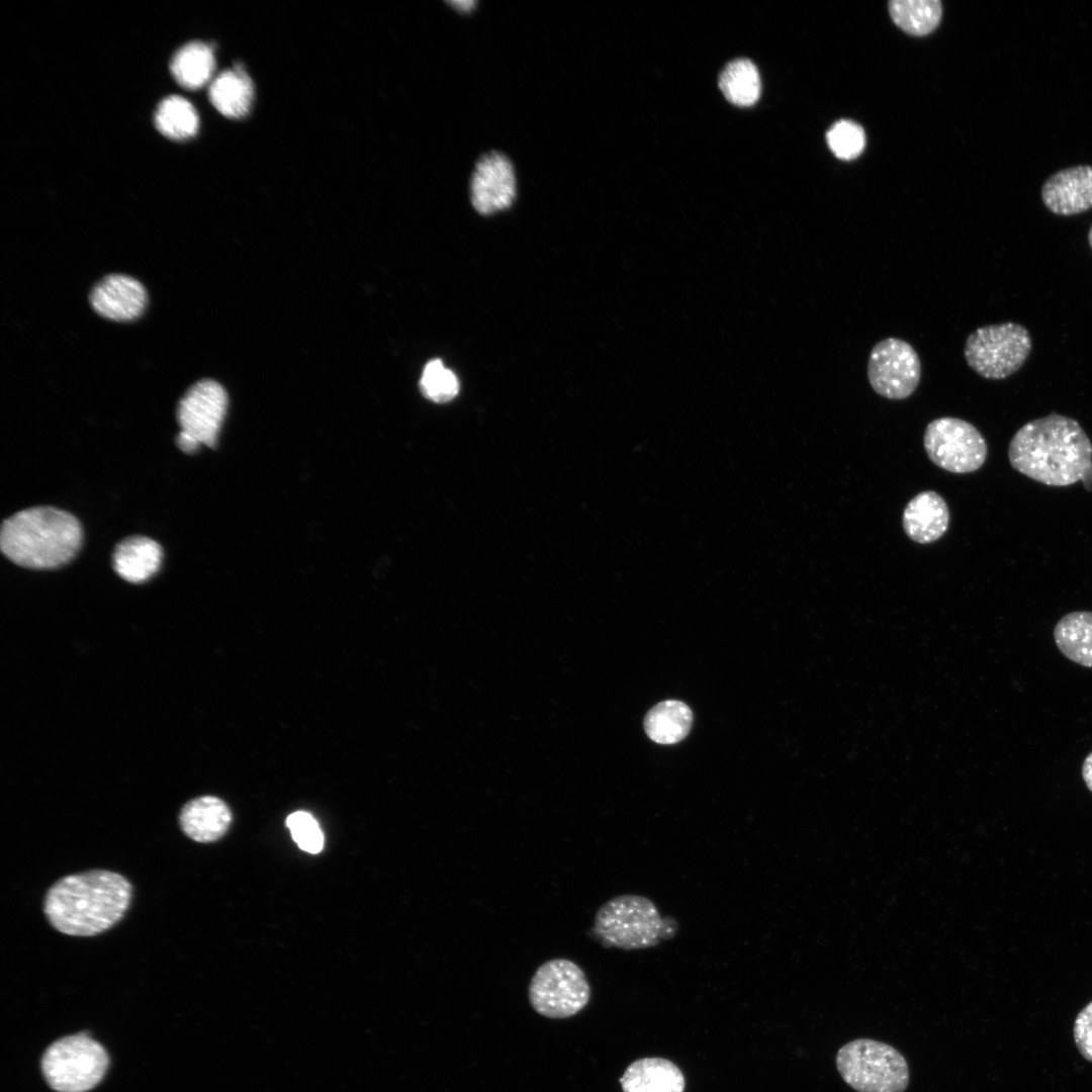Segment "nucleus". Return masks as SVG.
<instances>
[{
	"label": "nucleus",
	"mask_w": 1092,
	"mask_h": 1092,
	"mask_svg": "<svg viewBox=\"0 0 1092 1092\" xmlns=\"http://www.w3.org/2000/svg\"><path fill=\"white\" fill-rule=\"evenodd\" d=\"M517 194V180L511 161L492 152L482 156L475 165L470 180V200L483 215L508 208Z\"/></svg>",
	"instance_id": "12"
},
{
	"label": "nucleus",
	"mask_w": 1092,
	"mask_h": 1092,
	"mask_svg": "<svg viewBox=\"0 0 1092 1092\" xmlns=\"http://www.w3.org/2000/svg\"><path fill=\"white\" fill-rule=\"evenodd\" d=\"M209 99L224 116L242 117L249 111L252 103V82L239 67L223 71L211 82Z\"/></svg>",
	"instance_id": "21"
},
{
	"label": "nucleus",
	"mask_w": 1092,
	"mask_h": 1092,
	"mask_svg": "<svg viewBox=\"0 0 1092 1092\" xmlns=\"http://www.w3.org/2000/svg\"><path fill=\"white\" fill-rule=\"evenodd\" d=\"M147 299L143 284L124 274L104 276L89 295L90 304L99 315L116 322L138 318L145 310Z\"/></svg>",
	"instance_id": "13"
},
{
	"label": "nucleus",
	"mask_w": 1092,
	"mask_h": 1092,
	"mask_svg": "<svg viewBox=\"0 0 1092 1092\" xmlns=\"http://www.w3.org/2000/svg\"><path fill=\"white\" fill-rule=\"evenodd\" d=\"M132 886L121 874L90 870L63 877L48 890L43 912L53 928L71 936H95L121 920Z\"/></svg>",
	"instance_id": "2"
},
{
	"label": "nucleus",
	"mask_w": 1092,
	"mask_h": 1092,
	"mask_svg": "<svg viewBox=\"0 0 1092 1092\" xmlns=\"http://www.w3.org/2000/svg\"><path fill=\"white\" fill-rule=\"evenodd\" d=\"M893 21L913 35H924L938 25L942 8L938 0H893L889 2Z\"/></svg>",
	"instance_id": "24"
},
{
	"label": "nucleus",
	"mask_w": 1092,
	"mask_h": 1092,
	"mask_svg": "<svg viewBox=\"0 0 1092 1092\" xmlns=\"http://www.w3.org/2000/svg\"><path fill=\"white\" fill-rule=\"evenodd\" d=\"M590 998V987L581 968L567 959L542 964L531 979L529 1001L539 1014L566 1018L582 1010Z\"/></svg>",
	"instance_id": "8"
},
{
	"label": "nucleus",
	"mask_w": 1092,
	"mask_h": 1092,
	"mask_svg": "<svg viewBox=\"0 0 1092 1092\" xmlns=\"http://www.w3.org/2000/svg\"><path fill=\"white\" fill-rule=\"evenodd\" d=\"M179 826L190 839L208 843L221 838L232 822L228 805L214 796H201L190 800L180 810Z\"/></svg>",
	"instance_id": "15"
},
{
	"label": "nucleus",
	"mask_w": 1092,
	"mask_h": 1092,
	"mask_svg": "<svg viewBox=\"0 0 1092 1092\" xmlns=\"http://www.w3.org/2000/svg\"><path fill=\"white\" fill-rule=\"evenodd\" d=\"M1044 206L1054 214L1070 216L1092 208V166L1078 165L1051 175L1040 190Z\"/></svg>",
	"instance_id": "14"
},
{
	"label": "nucleus",
	"mask_w": 1092,
	"mask_h": 1092,
	"mask_svg": "<svg viewBox=\"0 0 1092 1092\" xmlns=\"http://www.w3.org/2000/svg\"><path fill=\"white\" fill-rule=\"evenodd\" d=\"M215 68L211 48L201 41L183 46L173 56L170 69L175 80L184 88L197 89L211 78Z\"/></svg>",
	"instance_id": "22"
},
{
	"label": "nucleus",
	"mask_w": 1092,
	"mask_h": 1092,
	"mask_svg": "<svg viewBox=\"0 0 1092 1092\" xmlns=\"http://www.w3.org/2000/svg\"><path fill=\"white\" fill-rule=\"evenodd\" d=\"M1058 649L1073 662L1092 667V612L1076 611L1062 617L1055 626Z\"/></svg>",
	"instance_id": "19"
},
{
	"label": "nucleus",
	"mask_w": 1092,
	"mask_h": 1092,
	"mask_svg": "<svg viewBox=\"0 0 1092 1092\" xmlns=\"http://www.w3.org/2000/svg\"><path fill=\"white\" fill-rule=\"evenodd\" d=\"M827 144L832 153L841 160H852L864 149L866 135L862 127L851 120L835 122L827 131Z\"/></svg>",
	"instance_id": "27"
},
{
	"label": "nucleus",
	"mask_w": 1092,
	"mask_h": 1092,
	"mask_svg": "<svg viewBox=\"0 0 1092 1092\" xmlns=\"http://www.w3.org/2000/svg\"><path fill=\"white\" fill-rule=\"evenodd\" d=\"M421 391L428 399L444 403L452 400L459 391V381L453 371L440 359L429 361L420 380Z\"/></svg>",
	"instance_id": "26"
},
{
	"label": "nucleus",
	"mask_w": 1092,
	"mask_h": 1092,
	"mask_svg": "<svg viewBox=\"0 0 1092 1092\" xmlns=\"http://www.w3.org/2000/svg\"><path fill=\"white\" fill-rule=\"evenodd\" d=\"M82 537L81 524L72 514L53 507H34L3 521L0 548L17 565L53 569L75 557Z\"/></svg>",
	"instance_id": "3"
},
{
	"label": "nucleus",
	"mask_w": 1092,
	"mask_h": 1092,
	"mask_svg": "<svg viewBox=\"0 0 1092 1092\" xmlns=\"http://www.w3.org/2000/svg\"><path fill=\"white\" fill-rule=\"evenodd\" d=\"M109 1059L104 1048L78 1033L52 1043L41 1059L42 1074L58 1092H85L103 1078Z\"/></svg>",
	"instance_id": "6"
},
{
	"label": "nucleus",
	"mask_w": 1092,
	"mask_h": 1092,
	"mask_svg": "<svg viewBox=\"0 0 1092 1092\" xmlns=\"http://www.w3.org/2000/svg\"><path fill=\"white\" fill-rule=\"evenodd\" d=\"M835 1062L843 1081L857 1092H904L909 1084L904 1056L885 1042L851 1040L839 1049Z\"/></svg>",
	"instance_id": "5"
},
{
	"label": "nucleus",
	"mask_w": 1092,
	"mask_h": 1092,
	"mask_svg": "<svg viewBox=\"0 0 1092 1092\" xmlns=\"http://www.w3.org/2000/svg\"><path fill=\"white\" fill-rule=\"evenodd\" d=\"M198 115L194 106L181 96H169L162 100L155 113L158 130L173 140H186L198 129Z\"/></svg>",
	"instance_id": "25"
},
{
	"label": "nucleus",
	"mask_w": 1092,
	"mask_h": 1092,
	"mask_svg": "<svg viewBox=\"0 0 1092 1092\" xmlns=\"http://www.w3.org/2000/svg\"><path fill=\"white\" fill-rule=\"evenodd\" d=\"M293 840L304 851L317 853L324 847V834L316 820L305 811H296L286 819Z\"/></svg>",
	"instance_id": "28"
},
{
	"label": "nucleus",
	"mask_w": 1092,
	"mask_h": 1092,
	"mask_svg": "<svg viewBox=\"0 0 1092 1092\" xmlns=\"http://www.w3.org/2000/svg\"><path fill=\"white\" fill-rule=\"evenodd\" d=\"M1008 458L1016 471L1039 483L1090 485L1092 443L1069 417L1052 413L1023 425L1009 443Z\"/></svg>",
	"instance_id": "1"
},
{
	"label": "nucleus",
	"mask_w": 1092,
	"mask_h": 1092,
	"mask_svg": "<svg viewBox=\"0 0 1092 1092\" xmlns=\"http://www.w3.org/2000/svg\"><path fill=\"white\" fill-rule=\"evenodd\" d=\"M1088 242H1089V246H1090V248L1092 250V225H1091V228L1089 230V233H1088Z\"/></svg>",
	"instance_id": "31"
},
{
	"label": "nucleus",
	"mask_w": 1092,
	"mask_h": 1092,
	"mask_svg": "<svg viewBox=\"0 0 1092 1092\" xmlns=\"http://www.w3.org/2000/svg\"><path fill=\"white\" fill-rule=\"evenodd\" d=\"M719 87L732 104L750 106L760 96L761 85L757 68L749 60H735L722 71Z\"/></svg>",
	"instance_id": "23"
},
{
	"label": "nucleus",
	"mask_w": 1092,
	"mask_h": 1092,
	"mask_svg": "<svg viewBox=\"0 0 1092 1092\" xmlns=\"http://www.w3.org/2000/svg\"><path fill=\"white\" fill-rule=\"evenodd\" d=\"M928 458L938 467L953 473L978 470L987 458V443L971 423L952 417L930 422L923 436Z\"/></svg>",
	"instance_id": "10"
},
{
	"label": "nucleus",
	"mask_w": 1092,
	"mask_h": 1092,
	"mask_svg": "<svg viewBox=\"0 0 1092 1092\" xmlns=\"http://www.w3.org/2000/svg\"><path fill=\"white\" fill-rule=\"evenodd\" d=\"M226 407L228 394L217 381L203 379L191 385L177 406L179 449L193 453L200 445L214 448Z\"/></svg>",
	"instance_id": "9"
},
{
	"label": "nucleus",
	"mask_w": 1092,
	"mask_h": 1092,
	"mask_svg": "<svg viewBox=\"0 0 1092 1092\" xmlns=\"http://www.w3.org/2000/svg\"><path fill=\"white\" fill-rule=\"evenodd\" d=\"M593 931L604 946L631 950L654 946L675 930L650 899L627 894L599 908Z\"/></svg>",
	"instance_id": "4"
},
{
	"label": "nucleus",
	"mask_w": 1092,
	"mask_h": 1092,
	"mask_svg": "<svg viewBox=\"0 0 1092 1092\" xmlns=\"http://www.w3.org/2000/svg\"><path fill=\"white\" fill-rule=\"evenodd\" d=\"M693 714L688 705L677 700H667L651 708L644 719L647 736L659 744H674L690 732Z\"/></svg>",
	"instance_id": "20"
},
{
	"label": "nucleus",
	"mask_w": 1092,
	"mask_h": 1092,
	"mask_svg": "<svg viewBox=\"0 0 1092 1092\" xmlns=\"http://www.w3.org/2000/svg\"><path fill=\"white\" fill-rule=\"evenodd\" d=\"M1031 347L1027 329L1008 322L975 330L966 340L964 354L968 365L980 376L999 380L1023 366Z\"/></svg>",
	"instance_id": "7"
},
{
	"label": "nucleus",
	"mask_w": 1092,
	"mask_h": 1092,
	"mask_svg": "<svg viewBox=\"0 0 1092 1092\" xmlns=\"http://www.w3.org/2000/svg\"><path fill=\"white\" fill-rule=\"evenodd\" d=\"M623 1092H684L680 1069L663 1058H642L630 1064L620 1078Z\"/></svg>",
	"instance_id": "17"
},
{
	"label": "nucleus",
	"mask_w": 1092,
	"mask_h": 1092,
	"mask_svg": "<svg viewBox=\"0 0 1092 1092\" xmlns=\"http://www.w3.org/2000/svg\"><path fill=\"white\" fill-rule=\"evenodd\" d=\"M921 363L907 342L887 338L877 343L868 361V378L873 389L889 399H904L917 388Z\"/></svg>",
	"instance_id": "11"
},
{
	"label": "nucleus",
	"mask_w": 1092,
	"mask_h": 1092,
	"mask_svg": "<svg viewBox=\"0 0 1092 1092\" xmlns=\"http://www.w3.org/2000/svg\"><path fill=\"white\" fill-rule=\"evenodd\" d=\"M1082 777L1087 788L1092 792V751L1086 756L1083 761Z\"/></svg>",
	"instance_id": "30"
},
{
	"label": "nucleus",
	"mask_w": 1092,
	"mask_h": 1092,
	"mask_svg": "<svg viewBox=\"0 0 1092 1092\" xmlns=\"http://www.w3.org/2000/svg\"><path fill=\"white\" fill-rule=\"evenodd\" d=\"M162 557V547L156 541L145 536H131L115 546L113 569L122 579L141 583L159 570Z\"/></svg>",
	"instance_id": "18"
},
{
	"label": "nucleus",
	"mask_w": 1092,
	"mask_h": 1092,
	"mask_svg": "<svg viewBox=\"0 0 1092 1092\" xmlns=\"http://www.w3.org/2000/svg\"><path fill=\"white\" fill-rule=\"evenodd\" d=\"M1073 1034L1076 1046L1082 1057L1092 1062V1001L1077 1015Z\"/></svg>",
	"instance_id": "29"
},
{
	"label": "nucleus",
	"mask_w": 1092,
	"mask_h": 1092,
	"mask_svg": "<svg viewBox=\"0 0 1092 1092\" xmlns=\"http://www.w3.org/2000/svg\"><path fill=\"white\" fill-rule=\"evenodd\" d=\"M948 523L946 502L932 490L915 495L907 504L902 517L904 532L912 541L920 544L938 540L946 532Z\"/></svg>",
	"instance_id": "16"
}]
</instances>
